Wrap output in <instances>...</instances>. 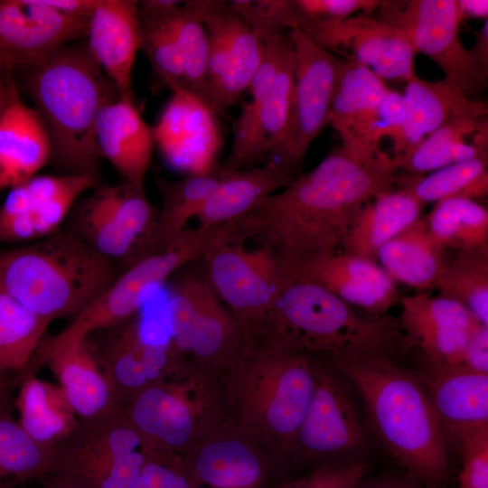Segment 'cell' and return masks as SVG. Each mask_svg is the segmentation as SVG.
<instances>
[{
    "mask_svg": "<svg viewBox=\"0 0 488 488\" xmlns=\"http://www.w3.org/2000/svg\"><path fill=\"white\" fill-rule=\"evenodd\" d=\"M88 49L119 97L134 98L133 70L141 50L138 1L99 0L88 27Z\"/></svg>",
    "mask_w": 488,
    "mask_h": 488,
    "instance_id": "23",
    "label": "cell"
},
{
    "mask_svg": "<svg viewBox=\"0 0 488 488\" xmlns=\"http://www.w3.org/2000/svg\"><path fill=\"white\" fill-rule=\"evenodd\" d=\"M225 19L230 47V68L212 101V111L232 107L246 92L264 55L262 35L247 18L227 1Z\"/></svg>",
    "mask_w": 488,
    "mask_h": 488,
    "instance_id": "36",
    "label": "cell"
},
{
    "mask_svg": "<svg viewBox=\"0 0 488 488\" xmlns=\"http://www.w3.org/2000/svg\"><path fill=\"white\" fill-rule=\"evenodd\" d=\"M316 368L307 353L260 342L227 370L226 405L235 425L267 445L285 462L310 405Z\"/></svg>",
    "mask_w": 488,
    "mask_h": 488,
    "instance_id": "6",
    "label": "cell"
},
{
    "mask_svg": "<svg viewBox=\"0 0 488 488\" xmlns=\"http://www.w3.org/2000/svg\"><path fill=\"white\" fill-rule=\"evenodd\" d=\"M260 34L265 43L263 59L246 90L249 99L236 119L231 149L221 164L230 171L243 169L258 114L269 92L283 53L291 42L288 32L269 31Z\"/></svg>",
    "mask_w": 488,
    "mask_h": 488,
    "instance_id": "37",
    "label": "cell"
},
{
    "mask_svg": "<svg viewBox=\"0 0 488 488\" xmlns=\"http://www.w3.org/2000/svg\"><path fill=\"white\" fill-rule=\"evenodd\" d=\"M456 5L461 22L469 18L487 20V0H456Z\"/></svg>",
    "mask_w": 488,
    "mask_h": 488,
    "instance_id": "54",
    "label": "cell"
},
{
    "mask_svg": "<svg viewBox=\"0 0 488 488\" xmlns=\"http://www.w3.org/2000/svg\"><path fill=\"white\" fill-rule=\"evenodd\" d=\"M89 21L61 14L40 0H0V74L27 69L87 36Z\"/></svg>",
    "mask_w": 488,
    "mask_h": 488,
    "instance_id": "18",
    "label": "cell"
},
{
    "mask_svg": "<svg viewBox=\"0 0 488 488\" xmlns=\"http://www.w3.org/2000/svg\"><path fill=\"white\" fill-rule=\"evenodd\" d=\"M404 118L405 101L403 95L389 89L378 108L372 132L374 144L380 145V140L384 137L392 139L402 127Z\"/></svg>",
    "mask_w": 488,
    "mask_h": 488,
    "instance_id": "50",
    "label": "cell"
},
{
    "mask_svg": "<svg viewBox=\"0 0 488 488\" xmlns=\"http://www.w3.org/2000/svg\"><path fill=\"white\" fill-rule=\"evenodd\" d=\"M237 221L186 229L162 250L127 267L106 290L61 332L87 339L93 332L117 324L138 314L143 295L185 265L202 258L217 246L239 242Z\"/></svg>",
    "mask_w": 488,
    "mask_h": 488,
    "instance_id": "8",
    "label": "cell"
},
{
    "mask_svg": "<svg viewBox=\"0 0 488 488\" xmlns=\"http://www.w3.org/2000/svg\"><path fill=\"white\" fill-rule=\"evenodd\" d=\"M405 118L391 139L394 155L412 147L449 120L463 115L487 116V105L468 98L446 80L428 81L414 76L406 82Z\"/></svg>",
    "mask_w": 488,
    "mask_h": 488,
    "instance_id": "27",
    "label": "cell"
},
{
    "mask_svg": "<svg viewBox=\"0 0 488 488\" xmlns=\"http://www.w3.org/2000/svg\"><path fill=\"white\" fill-rule=\"evenodd\" d=\"M117 276L114 262L70 230L0 250V290L50 323L72 321Z\"/></svg>",
    "mask_w": 488,
    "mask_h": 488,
    "instance_id": "5",
    "label": "cell"
},
{
    "mask_svg": "<svg viewBox=\"0 0 488 488\" xmlns=\"http://www.w3.org/2000/svg\"><path fill=\"white\" fill-rule=\"evenodd\" d=\"M232 172L216 165L206 173L189 174L174 181L155 180L162 197L151 239V253L162 250L181 235L219 184Z\"/></svg>",
    "mask_w": 488,
    "mask_h": 488,
    "instance_id": "34",
    "label": "cell"
},
{
    "mask_svg": "<svg viewBox=\"0 0 488 488\" xmlns=\"http://www.w3.org/2000/svg\"><path fill=\"white\" fill-rule=\"evenodd\" d=\"M41 488H84L68 475L53 472L39 482Z\"/></svg>",
    "mask_w": 488,
    "mask_h": 488,
    "instance_id": "55",
    "label": "cell"
},
{
    "mask_svg": "<svg viewBox=\"0 0 488 488\" xmlns=\"http://www.w3.org/2000/svg\"><path fill=\"white\" fill-rule=\"evenodd\" d=\"M51 155L43 121L22 101L11 80L9 99L0 115V191L26 183L50 162Z\"/></svg>",
    "mask_w": 488,
    "mask_h": 488,
    "instance_id": "26",
    "label": "cell"
},
{
    "mask_svg": "<svg viewBox=\"0 0 488 488\" xmlns=\"http://www.w3.org/2000/svg\"><path fill=\"white\" fill-rule=\"evenodd\" d=\"M48 367L80 420L106 416L119 408L112 386L92 354L87 339L62 334L44 336L28 365L14 376L36 375Z\"/></svg>",
    "mask_w": 488,
    "mask_h": 488,
    "instance_id": "19",
    "label": "cell"
},
{
    "mask_svg": "<svg viewBox=\"0 0 488 488\" xmlns=\"http://www.w3.org/2000/svg\"><path fill=\"white\" fill-rule=\"evenodd\" d=\"M182 1H138L141 50L162 84L173 92H185L183 61L172 24V15Z\"/></svg>",
    "mask_w": 488,
    "mask_h": 488,
    "instance_id": "35",
    "label": "cell"
},
{
    "mask_svg": "<svg viewBox=\"0 0 488 488\" xmlns=\"http://www.w3.org/2000/svg\"><path fill=\"white\" fill-rule=\"evenodd\" d=\"M206 279L236 320L246 348L257 343L277 299L284 277L271 250L223 243L204 258Z\"/></svg>",
    "mask_w": 488,
    "mask_h": 488,
    "instance_id": "12",
    "label": "cell"
},
{
    "mask_svg": "<svg viewBox=\"0 0 488 488\" xmlns=\"http://www.w3.org/2000/svg\"><path fill=\"white\" fill-rule=\"evenodd\" d=\"M50 324L0 290V374L24 370Z\"/></svg>",
    "mask_w": 488,
    "mask_h": 488,
    "instance_id": "45",
    "label": "cell"
},
{
    "mask_svg": "<svg viewBox=\"0 0 488 488\" xmlns=\"http://www.w3.org/2000/svg\"><path fill=\"white\" fill-rule=\"evenodd\" d=\"M363 480L357 488H422L406 474L404 476L381 477L367 483Z\"/></svg>",
    "mask_w": 488,
    "mask_h": 488,
    "instance_id": "53",
    "label": "cell"
},
{
    "mask_svg": "<svg viewBox=\"0 0 488 488\" xmlns=\"http://www.w3.org/2000/svg\"><path fill=\"white\" fill-rule=\"evenodd\" d=\"M310 42L343 60L361 63L382 80L407 82L415 75V50L400 28L367 15L309 25Z\"/></svg>",
    "mask_w": 488,
    "mask_h": 488,
    "instance_id": "16",
    "label": "cell"
},
{
    "mask_svg": "<svg viewBox=\"0 0 488 488\" xmlns=\"http://www.w3.org/2000/svg\"><path fill=\"white\" fill-rule=\"evenodd\" d=\"M284 278L312 281L340 299L376 314H388L402 297L377 263L341 250L305 264Z\"/></svg>",
    "mask_w": 488,
    "mask_h": 488,
    "instance_id": "22",
    "label": "cell"
},
{
    "mask_svg": "<svg viewBox=\"0 0 488 488\" xmlns=\"http://www.w3.org/2000/svg\"><path fill=\"white\" fill-rule=\"evenodd\" d=\"M368 469L363 459L331 462L314 466L306 474L272 488H357Z\"/></svg>",
    "mask_w": 488,
    "mask_h": 488,
    "instance_id": "47",
    "label": "cell"
},
{
    "mask_svg": "<svg viewBox=\"0 0 488 488\" xmlns=\"http://www.w3.org/2000/svg\"><path fill=\"white\" fill-rule=\"evenodd\" d=\"M14 388L18 389L14 400L17 421L36 443L54 450L73 433L80 419L59 384L25 375Z\"/></svg>",
    "mask_w": 488,
    "mask_h": 488,
    "instance_id": "32",
    "label": "cell"
},
{
    "mask_svg": "<svg viewBox=\"0 0 488 488\" xmlns=\"http://www.w3.org/2000/svg\"><path fill=\"white\" fill-rule=\"evenodd\" d=\"M55 472L84 488H134L150 455L122 407L80 420L54 448Z\"/></svg>",
    "mask_w": 488,
    "mask_h": 488,
    "instance_id": "10",
    "label": "cell"
},
{
    "mask_svg": "<svg viewBox=\"0 0 488 488\" xmlns=\"http://www.w3.org/2000/svg\"><path fill=\"white\" fill-rule=\"evenodd\" d=\"M222 424L185 455L194 488H267L283 461L265 443L234 425ZM267 445V444H266Z\"/></svg>",
    "mask_w": 488,
    "mask_h": 488,
    "instance_id": "15",
    "label": "cell"
},
{
    "mask_svg": "<svg viewBox=\"0 0 488 488\" xmlns=\"http://www.w3.org/2000/svg\"><path fill=\"white\" fill-rule=\"evenodd\" d=\"M259 341L333 360L396 359L411 350L397 318L366 312L305 279L284 278Z\"/></svg>",
    "mask_w": 488,
    "mask_h": 488,
    "instance_id": "4",
    "label": "cell"
},
{
    "mask_svg": "<svg viewBox=\"0 0 488 488\" xmlns=\"http://www.w3.org/2000/svg\"><path fill=\"white\" fill-rule=\"evenodd\" d=\"M435 289L488 325V246L449 250Z\"/></svg>",
    "mask_w": 488,
    "mask_h": 488,
    "instance_id": "40",
    "label": "cell"
},
{
    "mask_svg": "<svg viewBox=\"0 0 488 488\" xmlns=\"http://www.w3.org/2000/svg\"><path fill=\"white\" fill-rule=\"evenodd\" d=\"M214 371L178 360L121 407L152 455H185L223 423L225 392Z\"/></svg>",
    "mask_w": 488,
    "mask_h": 488,
    "instance_id": "7",
    "label": "cell"
},
{
    "mask_svg": "<svg viewBox=\"0 0 488 488\" xmlns=\"http://www.w3.org/2000/svg\"><path fill=\"white\" fill-rule=\"evenodd\" d=\"M376 11L377 19L404 31L415 52L431 59L446 80L477 99L487 79L476 70L461 41L456 0L382 1Z\"/></svg>",
    "mask_w": 488,
    "mask_h": 488,
    "instance_id": "14",
    "label": "cell"
},
{
    "mask_svg": "<svg viewBox=\"0 0 488 488\" xmlns=\"http://www.w3.org/2000/svg\"><path fill=\"white\" fill-rule=\"evenodd\" d=\"M14 381V375L9 373L0 374V411L8 408L9 392Z\"/></svg>",
    "mask_w": 488,
    "mask_h": 488,
    "instance_id": "56",
    "label": "cell"
},
{
    "mask_svg": "<svg viewBox=\"0 0 488 488\" xmlns=\"http://www.w3.org/2000/svg\"><path fill=\"white\" fill-rule=\"evenodd\" d=\"M476 70L484 78H488V20L482 28L475 32V41L469 49Z\"/></svg>",
    "mask_w": 488,
    "mask_h": 488,
    "instance_id": "52",
    "label": "cell"
},
{
    "mask_svg": "<svg viewBox=\"0 0 488 488\" xmlns=\"http://www.w3.org/2000/svg\"><path fill=\"white\" fill-rule=\"evenodd\" d=\"M92 199L125 230L142 244L145 257L151 253V239L159 209L146 196L144 184L123 181L117 184L97 185Z\"/></svg>",
    "mask_w": 488,
    "mask_h": 488,
    "instance_id": "46",
    "label": "cell"
},
{
    "mask_svg": "<svg viewBox=\"0 0 488 488\" xmlns=\"http://www.w3.org/2000/svg\"><path fill=\"white\" fill-rule=\"evenodd\" d=\"M96 140L124 180L144 184L156 145L155 129L143 118L134 98H121L104 105L97 117Z\"/></svg>",
    "mask_w": 488,
    "mask_h": 488,
    "instance_id": "25",
    "label": "cell"
},
{
    "mask_svg": "<svg viewBox=\"0 0 488 488\" xmlns=\"http://www.w3.org/2000/svg\"><path fill=\"white\" fill-rule=\"evenodd\" d=\"M87 343L112 386L118 407L160 379L173 361L167 343L146 336L138 314L93 332Z\"/></svg>",
    "mask_w": 488,
    "mask_h": 488,
    "instance_id": "17",
    "label": "cell"
},
{
    "mask_svg": "<svg viewBox=\"0 0 488 488\" xmlns=\"http://www.w3.org/2000/svg\"><path fill=\"white\" fill-rule=\"evenodd\" d=\"M208 0L182 1L172 15L186 90L208 108L209 37L203 23Z\"/></svg>",
    "mask_w": 488,
    "mask_h": 488,
    "instance_id": "43",
    "label": "cell"
},
{
    "mask_svg": "<svg viewBox=\"0 0 488 488\" xmlns=\"http://www.w3.org/2000/svg\"><path fill=\"white\" fill-rule=\"evenodd\" d=\"M134 488H194L183 457L152 455L145 462Z\"/></svg>",
    "mask_w": 488,
    "mask_h": 488,
    "instance_id": "48",
    "label": "cell"
},
{
    "mask_svg": "<svg viewBox=\"0 0 488 488\" xmlns=\"http://www.w3.org/2000/svg\"><path fill=\"white\" fill-rule=\"evenodd\" d=\"M10 81L11 80L7 78L5 86L2 89H0V115L9 99Z\"/></svg>",
    "mask_w": 488,
    "mask_h": 488,
    "instance_id": "57",
    "label": "cell"
},
{
    "mask_svg": "<svg viewBox=\"0 0 488 488\" xmlns=\"http://www.w3.org/2000/svg\"><path fill=\"white\" fill-rule=\"evenodd\" d=\"M294 85V47L283 53L269 92L259 109L244 167L269 160L277 151L286 127Z\"/></svg>",
    "mask_w": 488,
    "mask_h": 488,
    "instance_id": "39",
    "label": "cell"
},
{
    "mask_svg": "<svg viewBox=\"0 0 488 488\" xmlns=\"http://www.w3.org/2000/svg\"><path fill=\"white\" fill-rule=\"evenodd\" d=\"M389 88L368 67L343 60L328 114L342 146L358 154L380 150L372 139L379 105Z\"/></svg>",
    "mask_w": 488,
    "mask_h": 488,
    "instance_id": "24",
    "label": "cell"
},
{
    "mask_svg": "<svg viewBox=\"0 0 488 488\" xmlns=\"http://www.w3.org/2000/svg\"><path fill=\"white\" fill-rule=\"evenodd\" d=\"M458 447L462 455L460 488H488V430L463 440Z\"/></svg>",
    "mask_w": 488,
    "mask_h": 488,
    "instance_id": "49",
    "label": "cell"
},
{
    "mask_svg": "<svg viewBox=\"0 0 488 488\" xmlns=\"http://www.w3.org/2000/svg\"><path fill=\"white\" fill-rule=\"evenodd\" d=\"M398 171L381 149L362 155L341 146L238 219L239 239L262 240L286 277L339 251L362 208L394 189Z\"/></svg>",
    "mask_w": 488,
    "mask_h": 488,
    "instance_id": "1",
    "label": "cell"
},
{
    "mask_svg": "<svg viewBox=\"0 0 488 488\" xmlns=\"http://www.w3.org/2000/svg\"><path fill=\"white\" fill-rule=\"evenodd\" d=\"M488 156L459 162L426 175L398 176L395 184L422 204L450 198L476 201L488 194Z\"/></svg>",
    "mask_w": 488,
    "mask_h": 488,
    "instance_id": "41",
    "label": "cell"
},
{
    "mask_svg": "<svg viewBox=\"0 0 488 488\" xmlns=\"http://www.w3.org/2000/svg\"><path fill=\"white\" fill-rule=\"evenodd\" d=\"M424 206L403 189L380 194L359 212L340 250L377 263L380 248L418 221Z\"/></svg>",
    "mask_w": 488,
    "mask_h": 488,
    "instance_id": "30",
    "label": "cell"
},
{
    "mask_svg": "<svg viewBox=\"0 0 488 488\" xmlns=\"http://www.w3.org/2000/svg\"><path fill=\"white\" fill-rule=\"evenodd\" d=\"M378 0H235L232 5L259 33L301 31L323 23L340 22L361 12L376 11Z\"/></svg>",
    "mask_w": 488,
    "mask_h": 488,
    "instance_id": "29",
    "label": "cell"
},
{
    "mask_svg": "<svg viewBox=\"0 0 488 488\" xmlns=\"http://www.w3.org/2000/svg\"><path fill=\"white\" fill-rule=\"evenodd\" d=\"M168 349L184 360L212 371L229 370L240 360L246 343L229 309L206 277H182L169 294Z\"/></svg>",
    "mask_w": 488,
    "mask_h": 488,
    "instance_id": "9",
    "label": "cell"
},
{
    "mask_svg": "<svg viewBox=\"0 0 488 488\" xmlns=\"http://www.w3.org/2000/svg\"><path fill=\"white\" fill-rule=\"evenodd\" d=\"M26 84L49 133L50 161L63 174L99 175L97 117L119 93L87 43L64 45L27 68Z\"/></svg>",
    "mask_w": 488,
    "mask_h": 488,
    "instance_id": "3",
    "label": "cell"
},
{
    "mask_svg": "<svg viewBox=\"0 0 488 488\" xmlns=\"http://www.w3.org/2000/svg\"><path fill=\"white\" fill-rule=\"evenodd\" d=\"M356 397L353 387L334 366H317L314 391L290 458L307 462L313 467L362 459L371 445V429Z\"/></svg>",
    "mask_w": 488,
    "mask_h": 488,
    "instance_id": "11",
    "label": "cell"
},
{
    "mask_svg": "<svg viewBox=\"0 0 488 488\" xmlns=\"http://www.w3.org/2000/svg\"><path fill=\"white\" fill-rule=\"evenodd\" d=\"M70 230L89 247L127 267L145 258L140 241L117 223L90 195L80 198L70 212Z\"/></svg>",
    "mask_w": 488,
    "mask_h": 488,
    "instance_id": "42",
    "label": "cell"
},
{
    "mask_svg": "<svg viewBox=\"0 0 488 488\" xmlns=\"http://www.w3.org/2000/svg\"><path fill=\"white\" fill-rule=\"evenodd\" d=\"M417 373L446 442L488 430V373L426 363Z\"/></svg>",
    "mask_w": 488,
    "mask_h": 488,
    "instance_id": "21",
    "label": "cell"
},
{
    "mask_svg": "<svg viewBox=\"0 0 488 488\" xmlns=\"http://www.w3.org/2000/svg\"><path fill=\"white\" fill-rule=\"evenodd\" d=\"M486 117H456L404 153L392 156L399 170L423 175L459 162L488 156Z\"/></svg>",
    "mask_w": 488,
    "mask_h": 488,
    "instance_id": "28",
    "label": "cell"
},
{
    "mask_svg": "<svg viewBox=\"0 0 488 488\" xmlns=\"http://www.w3.org/2000/svg\"><path fill=\"white\" fill-rule=\"evenodd\" d=\"M296 178L273 160L234 171L214 190L196 218L205 225L236 221Z\"/></svg>",
    "mask_w": 488,
    "mask_h": 488,
    "instance_id": "33",
    "label": "cell"
},
{
    "mask_svg": "<svg viewBox=\"0 0 488 488\" xmlns=\"http://www.w3.org/2000/svg\"><path fill=\"white\" fill-rule=\"evenodd\" d=\"M448 252L421 217L380 248L377 263L395 284L427 291L435 289Z\"/></svg>",
    "mask_w": 488,
    "mask_h": 488,
    "instance_id": "31",
    "label": "cell"
},
{
    "mask_svg": "<svg viewBox=\"0 0 488 488\" xmlns=\"http://www.w3.org/2000/svg\"><path fill=\"white\" fill-rule=\"evenodd\" d=\"M460 368L488 373V325L480 326L472 336Z\"/></svg>",
    "mask_w": 488,
    "mask_h": 488,
    "instance_id": "51",
    "label": "cell"
},
{
    "mask_svg": "<svg viewBox=\"0 0 488 488\" xmlns=\"http://www.w3.org/2000/svg\"><path fill=\"white\" fill-rule=\"evenodd\" d=\"M55 472V453L31 438L9 408L0 411V488L39 482Z\"/></svg>",
    "mask_w": 488,
    "mask_h": 488,
    "instance_id": "38",
    "label": "cell"
},
{
    "mask_svg": "<svg viewBox=\"0 0 488 488\" xmlns=\"http://www.w3.org/2000/svg\"><path fill=\"white\" fill-rule=\"evenodd\" d=\"M288 33L294 47V85L285 135L269 160L298 177L312 143L328 125L343 60L316 46L298 30Z\"/></svg>",
    "mask_w": 488,
    "mask_h": 488,
    "instance_id": "13",
    "label": "cell"
},
{
    "mask_svg": "<svg viewBox=\"0 0 488 488\" xmlns=\"http://www.w3.org/2000/svg\"><path fill=\"white\" fill-rule=\"evenodd\" d=\"M20 488H27V487H26V485H23V486H22V487H20Z\"/></svg>",
    "mask_w": 488,
    "mask_h": 488,
    "instance_id": "59",
    "label": "cell"
},
{
    "mask_svg": "<svg viewBox=\"0 0 488 488\" xmlns=\"http://www.w3.org/2000/svg\"><path fill=\"white\" fill-rule=\"evenodd\" d=\"M6 82V79L3 77L2 74H0V89H2Z\"/></svg>",
    "mask_w": 488,
    "mask_h": 488,
    "instance_id": "58",
    "label": "cell"
},
{
    "mask_svg": "<svg viewBox=\"0 0 488 488\" xmlns=\"http://www.w3.org/2000/svg\"><path fill=\"white\" fill-rule=\"evenodd\" d=\"M397 318L410 348L423 363L460 368L468 343L482 324L461 304L442 296L418 293L402 296Z\"/></svg>",
    "mask_w": 488,
    "mask_h": 488,
    "instance_id": "20",
    "label": "cell"
},
{
    "mask_svg": "<svg viewBox=\"0 0 488 488\" xmlns=\"http://www.w3.org/2000/svg\"><path fill=\"white\" fill-rule=\"evenodd\" d=\"M424 220L432 237L448 250L488 246V211L477 201L450 198L437 202Z\"/></svg>",
    "mask_w": 488,
    "mask_h": 488,
    "instance_id": "44",
    "label": "cell"
},
{
    "mask_svg": "<svg viewBox=\"0 0 488 488\" xmlns=\"http://www.w3.org/2000/svg\"><path fill=\"white\" fill-rule=\"evenodd\" d=\"M333 363L357 392L371 432L406 474L422 488H444L446 441L418 373L384 356Z\"/></svg>",
    "mask_w": 488,
    "mask_h": 488,
    "instance_id": "2",
    "label": "cell"
}]
</instances>
